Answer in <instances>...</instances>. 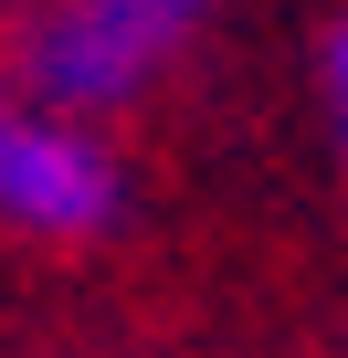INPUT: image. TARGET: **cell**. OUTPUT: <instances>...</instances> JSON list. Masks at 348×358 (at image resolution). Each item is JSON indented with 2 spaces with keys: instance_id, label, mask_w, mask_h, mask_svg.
<instances>
[{
  "instance_id": "2",
  "label": "cell",
  "mask_w": 348,
  "mask_h": 358,
  "mask_svg": "<svg viewBox=\"0 0 348 358\" xmlns=\"http://www.w3.org/2000/svg\"><path fill=\"white\" fill-rule=\"evenodd\" d=\"M116 211H127L116 148L43 95H0V222L32 243H95L116 232Z\"/></svg>"
},
{
  "instance_id": "1",
  "label": "cell",
  "mask_w": 348,
  "mask_h": 358,
  "mask_svg": "<svg viewBox=\"0 0 348 358\" xmlns=\"http://www.w3.org/2000/svg\"><path fill=\"white\" fill-rule=\"evenodd\" d=\"M211 0H53L22 43V85L64 116L127 106L137 85H158V64L201 32Z\"/></svg>"
},
{
  "instance_id": "3",
  "label": "cell",
  "mask_w": 348,
  "mask_h": 358,
  "mask_svg": "<svg viewBox=\"0 0 348 358\" xmlns=\"http://www.w3.org/2000/svg\"><path fill=\"white\" fill-rule=\"evenodd\" d=\"M327 106H337V137H348V22L327 32Z\"/></svg>"
}]
</instances>
